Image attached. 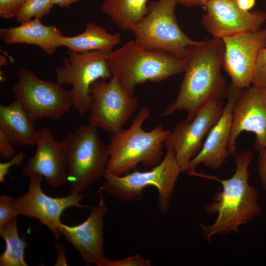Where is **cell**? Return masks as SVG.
<instances>
[{
  "instance_id": "cell-29",
  "label": "cell",
  "mask_w": 266,
  "mask_h": 266,
  "mask_svg": "<svg viewBox=\"0 0 266 266\" xmlns=\"http://www.w3.org/2000/svg\"><path fill=\"white\" fill-rule=\"evenodd\" d=\"M26 155L23 152H20L15 155L10 161L0 163V182L5 183V177L8 172L9 169L13 166H20L24 161Z\"/></svg>"
},
{
  "instance_id": "cell-2",
  "label": "cell",
  "mask_w": 266,
  "mask_h": 266,
  "mask_svg": "<svg viewBox=\"0 0 266 266\" xmlns=\"http://www.w3.org/2000/svg\"><path fill=\"white\" fill-rule=\"evenodd\" d=\"M224 53L223 40L214 37L189 48L178 94L161 116L185 110L186 119L191 121L207 102L226 97L228 87L221 72Z\"/></svg>"
},
{
  "instance_id": "cell-35",
  "label": "cell",
  "mask_w": 266,
  "mask_h": 266,
  "mask_svg": "<svg viewBox=\"0 0 266 266\" xmlns=\"http://www.w3.org/2000/svg\"><path fill=\"white\" fill-rule=\"evenodd\" d=\"M178 3L186 6H193L195 5L193 0H176Z\"/></svg>"
},
{
  "instance_id": "cell-9",
  "label": "cell",
  "mask_w": 266,
  "mask_h": 266,
  "mask_svg": "<svg viewBox=\"0 0 266 266\" xmlns=\"http://www.w3.org/2000/svg\"><path fill=\"white\" fill-rule=\"evenodd\" d=\"M111 52L68 51L63 65L56 70V82L72 86L73 106L80 116L90 111L91 85L98 80L112 77L108 64Z\"/></svg>"
},
{
  "instance_id": "cell-17",
  "label": "cell",
  "mask_w": 266,
  "mask_h": 266,
  "mask_svg": "<svg viewBox=\"0 0 266 266\" xmlns=\"http://www.w3.org/2000/svg\"><path fill=\"white\" fill-rule=\"evenodd\" d=\"M243 90L232 83L227 88V102L216 123L208 133L199 152L191 160L188 174L195 171L202 164L209 168L217 169L221 167L231 154L228 150L234 104Z\"/></svg>"
},
{
  "instance_id": "cell-11",
  "label": "cell",
  "mask_w": 266,
  "mask_h": 266,
  "mask_svg": "<svg viewBox=\"0 0 266 266\" xmlns=\"http://www.w3.org/2000/svg\"><path fill=\"white\" fill-rule=\"evenodd\" d=\"M43 177L37 174L30 176L28 190L25 194L15 198L14 207L19 214L34 218L46 226L56 240H59L63 223L61 217L68 207L89 208L81 203L84 195L71 193L66 197H51L45 194L41 188Z\"/></svg>"
},
{
  "instance_id": "cell-8",
  "label": "cell",
  "mask_w": 266,
  "mask_h": 266,
  "mask_svg": "<svg viewBox=\"0 0 266 266\" xmlns=\"http://www.w3.org/2000/svg\"><path fill=\"white\" fill-rule=\"evenodd\" d=\"M13 86L15 101L34 121L45 118L59 119L73 106L71 90L59 83L39 78L31 70L21 68Z\"/></svg>"
},
{
  "instance_id": "cell-15",
  "label": "cell",
  "mask_w": 266,
  "mask_h": 266,
  "mask_svg": "<svg viewBox=\"0 0 266 266\" xmlns=\"http://www.w3.org/2000/svg\"><path fill=\"white\" fill-rule=\"evenodd\" d=\"M204 7L206 12L201 23L214 38L222 39L257 31L265 23L264 12L244 11L239 7L236 0H209Z\"/></svg>"
},
{
  "instance_id": "cell-1",
  "label": "cell",
  "mask_w": 266,
  "mask_h": 266,
  "mask_svg": "<svg viewBox=\"0 0 266 266\" xmlns=\"http://www.w3.org/2000/svg\"><path fill=\"white\" fill-rule=\"evenodd\" d=\"M233 156L236 168L229 179H222L196 171L191 175L217 181L223 188L215 194L213 201L204 208L208 215H216V219L211 224L200 223L202 236L207 242L216 234L226 235L238 232L240 226L248 224L262 211L257 190L248 181V167L253 152L247 150L236 152Z\"/></svg>"
},
{
  "instance_id": "cell-28",
  "label": "cell",
  "mask_w": 266,
  "mask_h": 266,
  "mask_svg": "<svg viewBox=\"0 0 266 266\" xmlns=\"http://www.w3.org/2000/svg\"><path fill=\"white\" fill-rule=\"evenodd\" d=\"M26 0H0V17L3 19L15 18Z\"/></svg>"
},
{
  "instance_id": "cell-16",
  "label": "cell",
  "mask_w": 266,
  "mask_h": 266,
  "mask_svg": "<svg viewBox=\"0 0 266 266\" xmlns=\"http://www.w3.org/2000/svg\"><path fill=\"white\" fill-rule=\"evenodd\" d=\"M101 192L99 190V201L86 220L73 226L62 223L60 229L61 234L79 252L87 266H104L107 258L103 250V218L108 208Z\"/></svg>"
},
{
  "instance_id": "cell-27",
  "label": "cell",
  "mask_w": 266,
  "mask_h": 266,
  "mask_svg": "<svg viewBox=\"0 0 266 266\" xmlns=\"http://www.w3.org/2000/svg\"><path fill=\"white\" fill-rule=\"evenodd\" d=\"M149 260L138 254L125 259L113 260L107 258L104 266H150Z\"/></svg>"
},
{
  "instance_id": "cell-19",
  "label": "cell",
  "mask_w": 266,
  "mask_h": 266,
  "mask_svg": "<svg viewBox=\"0 0 266 266\" xmlns=\"http://www.w3.org/2000/svg\"><path fill=\"white\" fill-rule=\"evenodd\" d=\"M61 35L62 33L56 26L45 25L38 18L18 26L0 29V38L3 43L34 45L48 55L53 54L59 47L57 40Z\"/></svg>"
},
{
  "instance_id": "cell-37",
  "label": "cell",
  "mask_w": 266,
  "mask_h": 266,
  "mask_svg": "<svg viewBox=\"0 0 266 266\" xmlns=\"http://www.w3.org/2000/svg\"><path fill=\"white\" fill-rule=\"evenodd\" d=\"M264 13H265V23H266V9Z\"/></svg>"
},
{
  "instance_id": "cell-22",
  "label": "cell",
  "mask_w": 266,
  "mask_h": 266,
  "mask_svg": "<svg viewBox=\"0 0 266 266\" xmlns=\"http://www.w3.org/2000/svg\"><path fill=\"white\" fill-rule=\"evenodd\" d=\"M149 0H103L100 10L122 31H129L147 13Z\"/></svg>"
},
{
  "instance_id": "cell-14",
  "label": "cell",
  "mask_w": 266,
  "mask_h": 266,
  "mask_svg": "<svg viewBox=\"0 0 266 266\" xmlns=\"http://www.w3.org/2000/svg\"><path fill=\"white\" fill-rule=\"evenodd\" d=\"M243 131L255 134L256 150L266 147V90L252 85L242 91L236 101L228 145L232 156L236 152L237 138Z\"/></svg>"
},
{
  "instance_id": "cell-24",
  "label": "cell",
  "mask_w": 266,
  "mask_h": 266,
  "mask_svg": "<svg viewBox=\"0 0 266 266\" xmlns=\"http://www.w3.org/2000/svg\"><path fill=\"white\" fill-rule=\"evenodd\" d=\"M54 5L52 0H26L15 18L20 23L40 19L50 13Z\"/></svg>"
},
{
  "instance_id": "cell-10",
  "label": "cell",
  "mask_w": 266,
  "mask_h": 266,
  "mask_svg": "<svg viewBox=\"0 0 266 266\" xmlns=\"http://www.w3.org/2000/svg\"><path fill=\"white\" fill-rule=\"evenodd\" d=\"M91 105L88 124L114 134L138 108V100L114 78L100 79L91 86Z\"/></svg>"
},
{
  "instance_id": "cell-13",
  "label": "cell",
  "mask_w": 266,
  "mask_h": 266,
  "mask_svg": "<svg viewBox=\"0 0 266 266\" xmlns=\"http://www.w3.org/2000/svg\"><path fill=\"white\" fill-rule=\"evenodd\" d=\"M224 46L223 67L232 84L244 90L252 85L258 56L266 47V30L243 32L222 39Z\"/></svg>"
},
{
  "instance_id": "cell-31",
  "label": "cell",
  "mask_w": 266,
  "mask_h": 266,
  "mask_svg": "<svg viewBox=\"0 0 266 266\" xmlns=\"http://www.w3.org/2000/svg\"><path fill=\"white\" fill-rule=\"evenodd\" d=\"M257 160L259 178L266 193V147L259 151Z\"/></svg>"
},
{
  "instance_id": "cell-25",
  "label": "cell",
  "mask_w": 266,
  "mask_h": 266,
  "mask_svg": "<svg viewBox=\"0 0 266 266\" xmlns=\"http://www.w3.org/2000/svg\"><path fill=\"white\" fill-rule=\"evenodd\" d=\"M15 198L7 195L0 197V228L19 214L14 207Z\"/></svg>"
},
{
  "instance_id": "cell-6",
  "label": "cell",
  "mask_w": 266,
  "mask_h": 266,
  "mask_svg": "<svg viewBox=\"0 0 266 266\" xmlns=\"http://www.w3.org/2000/svg\"><path fill=\"white\" fill-rule=\"evenodd\" d=\"M98 129L88 124L81 125L62 140L71 193L80 194L106 173L109 155Z\"/></svg>"
},
{
  "instance_id": "cell-3",
  "label": "cell",
  "mask_w": 266,
  "mask_h": 266,
  "mask_svg": "<svg viewBox=\"0 0 266 266\" xmlns=\"http://www.w3.org/2000/svg\"><path fill=\"white\" fill-rule=\"evenodd\" d=\"M150 116L148 108H140L131 126L111 135L106 145L109 155L106 173L121 176L134 169L141 163L152 167L162 161L164 142L171 131L161 124L150 131H145L142 125Z\"/></svg>"
},
{
  "instance_id": "cell-26",
  "label": "cell",
  "mask_w": 266,
  "mask_h": 266,
  "mask_svg": "<svg viewBox=\"0 0 266 266\" xmlns=\"http://www.w3.org/2000/svg\"><path fill=\"white\" fill-rule=\"evenodd\" d=\"M252 85L266 90V47L260 52Z\"/></svg>"
},
{
  "instance_id": "cell-18",
  "label": "cell",
  "mask_w": 266,
  "mask_h": 266,
  "mask_svg": "<svg viewBox=\"0 0 266 266\" xmlns=\"http://www.w3.org/2000/svg\"><path fill=\"white\" fill-rule=\"evenodd\" d=\"M34 155L22 168L26 176L37 174L42 176L52 187L63 185L67 181V155L62 140L55 139L50 128L37 131Z\"/></svg>"
},
{
  "instance_id": "cell-20",
  "label": "cell",
  "mask_w": 266,
  "mask_h": 266,
  "mask_svg": "<svg viewBox=\"0 0 266 266\" xmlns=\"http://www.w3.org/2000/svg\"><path fill=\"white\" fill-rule=\"evenodd\" d=\"M34 122L16 101L0 105V130L15 146L35 145L38 131Z\"/></svg>"
},
{
  "instance_id": "cell-32",
  "label": "cell",
  "mask_w": 266,
  "mask_h": 266,
  "mask_svg": "<svg viewBox=\"0 0 266 266\" xmlns=\"http://www.w3.org/2000/svg\"><path fill=\"white\" fill-rule=\"evenodd\" d=\"M55 247L57 253V259L55 266H67L65 249L63 245L62 244H55Z\"/></svg>"
},
{
  "instance_id": "cell-7",
  "label": "cell",
  "mask_w": 266,
  "mask_h": 266,
  "mask_svg": "<svg viewBox=\"0 0 266 266\" xmlns=\"http://www.w3.org/2000/svg\"><path fill=\"white\" fill-rule=\"evenodd\" d=\"M178 3L176 0L150 2L146 15L129 30L134 34L136 43L185 58L189 48L201 41L191 39L180 28L175 14Z\"/></svg>"
},
{
  "instance_id": "cell-21",
  "label": "cell",
  "mask_w": 266,
  "mask_h": 266,
  "mask_svg": "<svg viewBox=\"0 0 266 266\" xmlns=\"http://www.w3.org/2000/svg\"><path fill=\"white\" fill-rule=\"evenodd\" d=\"M121 40L119 33H111L101 26L88 23L81 33L73 36H60L57 40L58 47L64 46L68 51L84 53L95 51L111 52Z\"/></svg>"
},
{
  "instance_id": "cell-5",
  "label": "cell",
  "mask_w": 266,
  "mask_h": 266,
  "mask_svg": "<svg viewBox=\"0 0 266 266\" xmlns=\"http://www.w3.org/2000/svg\"><path fill=\"white\" fill-rule=\"evenodd\" d=\"M164 158L151 170H134L123 175L105 173V182L99 190L123 202L137 201L141 199L143 190L149 186L158 191L159 210L163 213L167 211L170 198L178 176L181 173L173 150L166 148Z\"/></svg>"
},
{
  "instance_id": "cell-30",
  "label": "cell",
  "mask_w": 266,
  "mask_h": 266,
  "mask_svg": "<svg viewBox=\"0 0 266 266\" xmlns=\"http://www.w3.org/2000/svg\"><path fill=\"white\" fill-rule=\"evenodd\" d=\"M15 146L6 134L0 130V157L3 159H10L15 156Z\"/></svg>"
},
{
  "instance_id": "cell-33",
  "label": "cell",
  "mask_w": 266,
  "mask_h": 266,
  "mask_svg": "<svg viewBox=\"0 0 266 266\" xmlns=\"http://www.w3.org/2000/svg\"><path fill=\"white\" fill-rule=\"evenodd\" d=\"M239 7L244 11H250L255 5L256 0H236Z\"/></svg>"
},
{
  "instance_id": "cell-34",
  "label": "cell",
  "mask_w": 266,
  "mask_h": 266,
  "mask_svg": "<svg viewBox=\"0 0 266 266\" xmlns=\"http://www.w3.org/2000/svg\"><path fill=\"white\" fill-rule=\"evenodd\" d=\"M80 0H52L54 5H57L60 7H66L71 4L77 2Z\"/></svg>"
},
{
  "instance_id": "cell-23",
  "label": "cell",
  "mask_w": 266,
  "mask_h": 266,
  "mask_svg": "<svg viewBox=\"0 0 266 266\" xmlns=\"http://www.w3.org/2000/svg\"><path fill=\"white\" fill-rule=\"evenodd\" d=\"M16 217L0 228V235L5 243V248L0 257V266H27L24 259L25 249L29 243L25 236L19 235Z\"/></svg>"
},
{
  "instance_id": "cell-4",
  "label": "cell",
  "mask_w": 266,
  "mask_h": 266,
  "mask_svg": "<svg viewBox=\"0 0 266 266\" xmlns=\"http://www.w3.org/2000/svg\"><path fill=\"white\" fill-rule=\"evenodd\" d=\"M108 64L112 77L132 95L136 85L162 81L184 72L186 67L185 58L143 48L134 40L113 50Z\"/></svg>"
},
{
  "instance_id": "cell-36",
  "label": "cell",
  "mask_w": 266,
  "mask_h": 266,
  "mask_svg": "<svg viewBox=\"0 0 266 266\" xmlns=\"http://www.w3.org/2000/svg\"><path fill=\"white\" fill-rule=\"evenodd\" d=\"M195 5H199L204 7L206 3L209 0H193Z\"/></svg>"
},
{
  "instance_id": "cell-12",
  "label": "cell",
  "mask_w": 266,
  "mask_h": 266,
  "mask_svg": "<svg viewBox=\"0 0 266 266\" xmlns=\"http://www.w3.org/2000/svg\"><path fill=\"white\" fill-rule=\"evenodd\" d=\"M222 99L207 102L191 121L178 123L164 142L172 149L181 173L187 172L191 160L199 152L202 141L216 123L223 111Z\"/></svg>"
}]
</instances>
